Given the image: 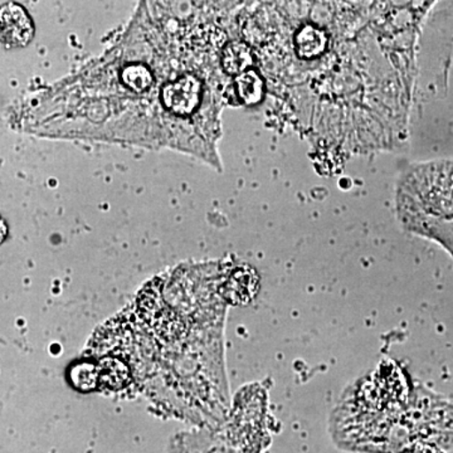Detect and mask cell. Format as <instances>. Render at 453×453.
Wrapping results in <instances>:
<instances>
[{"mask_svg": "<svg viewBox=\"0 0 453 453\" xmlns=\"http://www.w3.org/2000/svg\"><path fill=\"white\" fill-rule=\"evenodd\" d=\"M330 434L357 453H408L419 445L453 447V403L383 362L351 384L334 408Z\"/></svg>", "mask_w": 453, "mask_h": 453, "instance_id": "6da1fadb", "label": "cell"}, {"mask_svg": "<svg viewBox=\"0 0 453 453\" xmlns=\"http://www.w3.org/2000/svg\"><path fill=\"white\" fill-rule=\"evenodd\" d=\"M445 449H441V447L434 445H419L414 447L412 451L408 453H445L443 452Z\"/></svg>", "mask_w": 453, "mask_h": 453, "instance_id": "ba28073f", "label": "cell"}, {"mask_svg": "<svg viewBox=\"0 0 453 453\" xmlns=\"http://www.w3.org/2000/svg\"><path fill=\"white\" fill-rule=\"evenodd\" d=\"M35 37V25L28 12L18 3H5L0 11V41L4 50L28 46Z\"/></svg>", "mask_w": 453, "mask_h": 453, "instance_id": "7a4b0ae2", "label": "cell"}, {"mask_svg": "<svg viewBox=\"0 0 453 453\" xmlns=\"http://www.w3.org/2000/svg\"><path fill=\"white\" fill-rule=\"evenodd\" d=\"M238 98L244 105H256L264 96V80L256 71L249 70L235 79Z\"/></svg>", "mask_w": 453, "mask_h": 453, "instance_id": "8992f818", "label": "cell"}, {"mask_svg": "<svg viewBox=\"0 0 453 453\" xmlns=\"http://www.w3.org/2000/svg\"><path fill=\"white\" fill-rule=\"evenodd\" d=\"M253 65L252 50L243 42H231L222 53V65L228 74L246 73Z\"/></svg>", "mask_w": 453, "mask_h": 453, "instance_id": "5b68a950", "label": "cell"}, {"mask_svg": "<svg viewBox=\"0 0 453 453\" xmlns=\"http://www.w3.org/2000/svg\"><path fill=\"white\" fill-rule=\"evenodd\" d=\"M202 83L193 74H184L166 83L162 91L163 105L179 116L190 115L201 103Z\"/></svg>", "mask_w": 453, "mask_h": 453, "instance_id": "3957f363", "label": "cell"}, {"mask_svg": "<svg viewBox=\"0 0 453 453\" xmlns=\"http://www.w3.org/2000/svg\"><path fill=\"white\" fill-rule=\"evenodd\" d=\"M121 80L127 88L135 92H144L153 83V74L145 65L133 64L122 70Z\"/></svg>", "mask_w": 453, "mask_h": 453, "instance_id": "52a82bcc", "label": "cell"}, {"mask_svg": "<svg viewBox=\"0 0 453 453\" xmlns=\"http://www.w3.org/2000/svg\"><path fill=\"white\" fill-rule=\"evenodd\" d=\"M329 44V37L324 29L314 25L301 27L295 35V47L300 58L312 59L323 55Z\"/></svg>", "mask_w": 453, "mask_h": 453, "instance_id": "277c9868", "label": "cell"}]
</instances>
